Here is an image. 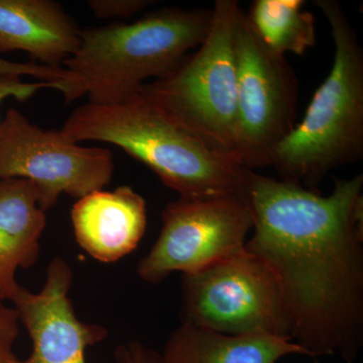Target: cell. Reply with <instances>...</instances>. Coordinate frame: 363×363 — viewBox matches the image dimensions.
<instances>
[{"instance_id":"6da1fadb","label":"cell","mask_w":363,"mask_h":363,"mask_svg":"<svg viewBox=\"0 0 363 363\" xmlns=\"http://www.w3.org/2000/svg\"><path fill=\"white\" fill-rule=\"evenodd\" d=\"M363 175L328 196L247 169L252 215L245 250L266 262L283 295L289 337L307 357L357 360L363 345Z\"/></svg>"},{"instance_id":"7a4b0ae2","label":"cell","mask_w":363,"mask_h":363,"mask_svg":"<svg viewBox=\"0 0 363 363\" xmlns=\"http://www.w3.org/2000/svg\"><path fill=\"white\" fill-rule=\"evenodd\" d=\"M60 130L74 143L116 145L186 199L242 195L250 169L177 123L140 91L116 104L80 105Z\"/></svg>"},{"instance_id":"3957f363","label":"cell","mask_w":363,"mask_h":363,"mask_svg":"<svg viewBox=\"0 0 363 363\" xmlns=\"http://www.w3.org/2000/svg\"><path fill=\"white\" fill-rule=\"evenodd\" d=\"M315 4L330 25L333 63L303 121L272 150L269 167L281 180L319 192L327 174L363 157V51L338 1Z\"/></svg>"},{"instance_id":"277c9868","label":"cell","mask_w":363,"mask_h":363,"mask_svg":"<svg viewBox=\"0 0 363 363\" xmlns=\"http://www.w3.org/2000/svg\"><path fill=\"white\" fill-rule=\"evenodd\" d=\"M211 21L212 9L162 7L130 23L81 28L77 51L63 67L83 83L88 102L116 104L180 65Z\"/></svg>"},{"instance_id":"5b68a950","label":"cell","mask_w":363,"mask_h":363,"mask_svg":"<svg viewBox=\"0 0 363 363\" xmlns=\"http://www.w3.org/2000/svg\"><path fill=\"white\" fill-rule=\"evenodd\" d=\"M241 11L236 0H216L201 45L168 75L145 83L140 90L177 123L233 157L238 119L235 30Z\"/></svg>"},{"instance_id":"8992f818","label":"cell","mask_w":363,"mask_h":363,"mask_svg":"<svg viewBox=\"0 0 363 363\" xmlns=\"http://www.w3.org/2000/svg\"><path fill=\"white\" fill-rule=\"evenodd\" d=\"M181 312L183 322L208 330L289 337L278 279L266 262L247 250L183 274Z\"/></svg>"},{"instance_id":"52a82bcc","label":"cell","mask_w":363,"mask_h":363,"mask_svg":"<svg viewBox=\"0 0 363 363\" xmlns=\"http://www.w3.org/2000/svg\"><path fill=\"white\" fill-rule=\"evenodd\" d=\"M161 233L138 262L145 283H162L169 274H195L245 252L253 221L243 195H221L169 203Z\"/></svg>"},{"instance_id":"ba28073f","label":"cell","mask_w":363,"mask_h":363,"mask_svg":"<svg viewBox=\"0 0 363 363\" xmlns=\"http://www.w3.org/2000/svg\"><path fill=\"white\" fill-rule=\"evenodd\" d=\"M235 52V157L253 171L269 167L272 150L296 126L298 81L286 57L260 42L243 11L236 23Z\"/></svg>"},{"instance_id":"9c48e42d","label":"cell","mask_w":363,"mask_h":363,"mask_svg":"<svg viewBox=\"0 0 363 363\" xmlns=\"http://www.w3.org/2000/svg\"><path fill=\"white\" fill-rule=\"evenodd\" d=\"M113 173L111 150L83 147L60 130L40 128L13 107L0 121V180L30 182L45 212L61 195L78 200L104 190Z\"/></svg>"},{"instance_id":"30bf717a","label":"cell","mask_w":363,"mask_h":363,"mask_svg":"<svg viewBox=\"0 0 363 363\" xmlns=\"http://www.w3.org/2000/svg\"><path fill=\"white\" fill-rule=\"evenodd\" d=\"M73 279L70 264L58 255L50 262L39 292L21 286L11 301L32 340L23 363H86V350L108 336L106 327L79 319L69 296Z\"/></svg>"},{"instance_id":"8fae6325","label":"cell","mask_w":363,"mask_h":363,"mask_svg":"<svg viewBox=\"0 0 363 363\" xmlns=\"http://www.w3.org/2000/svg\"><path fill=\"white\" fill-rule=\"evenodd\" d=\"M79 247L92 259L112 264L135 250L147 225V204L130 186L98 190L80 198L71 211Z\"/></svg>"},{"instance_id":"7c38bea8","label":"cell","mask_w":363,"mask_h":363,"mask_svg":"<svg viewBox=\"0 0 363 363\" xmlns=\"http://www.w3.org/2000/svg\"><path fill=\"white\" fill-rule=\"evenodd\" d=\"M80 33L59 2L0 0V54L25 52L35 63L63 68L77 51Z\"/></svg>"},{"instance_id":"4fadbf2b","label":"cell","mask_w":363,"mask_h":363,"mask_svg":"<svg viewBox=\"0 0 363 363\" xmlns=\"http://www.w3.org/2000/svg\"><path fill=\"white\" fill-rule=\"evenodd\" d=\"M45 225L37 187L23 179L0 180V302L20 292L16 272L38 262Z\"/></svg>"},{"instance_id":"5bb4252c","label":"cell","mask_w":363,"mask_h":363,"mask_svg":"<svg viewBox=\"0 0 363 363\" xmlns=\"http://www.w3.org/2000/svg\"><path fill=\"white\" fill-rule=\"evenodd\" d=\"M166 363H278L306 351L285 336L255 333L230 335L182 322L161 353Z\"/></svg>"},{"instance_id":"9a60e30c","label":"cell","mask_w":363,"mask_h":363,"mask_svg":"<svg viewBox=\"0 0 363 363\" xmlns=\"http://www.w3.org/2000/svg\"><path fill=\"white\" fill-rule=\"evenodd\" d=\"M302 0H255L247 14L253 32L279 56H303L316 45L314 16Z\"/></svg>"},{"instance_id":"2e32d148","label":"cell","mask_w":363,"mask_h":363,"mask_svg":"<svg viewBox=\"0 0 363 363\" xmlns=\"http://www.w3.org/2000/svg\"><path fill=\"white\" fill-rule=\"evenodd\" d=\"M33 77L38 81L58 86L67 104L85 96L83 83L71 72L64 68H55L35 62H14L0 57V77Z\"/></svg>"},{"instance_id":"e0dca14e","label":"cell","mask_w":363,"mask_h":363,"mask_svg":"<svg viewBox=\"0 0 363 363\" xmlns=\"http://www.w3.org/2000/svg\"><path fill=\"white\" fill-rule=\"evenodd\" d=\"M21 326L16 309L0 302V363H23L14 351Z\"/></svg>"},{"instance_id":"ac0fdd59","label":"cell","mask_w":363,"mask_h":363,"mask_svg":"<svg viewBox=\"0 0 363 363\" xmlns=\"http://www.w3.org/2000/svg\"><path fill=\"white\" fill-rule=\"evenodd\" d=\"M152 4L150 0H89L88 7L100 20H128Z\"/></svg>"},{"instance_id":"d6986e66","label":"cell","mask_w":363,"mask_h":363,"mask_svg":"<svg viewBox=\"0 0 363 363\" xmlns=\"http://www.w3.org/2000/svg\"><path fill=\"white\" fill-rule=\"evenodd\" d=\"M44 89L59 91L58 86L44 81H23V78L0 77V106L9 98L25 102L35 96L38 92Z\"/></svg>"},{"instance_id":"ffe728a7","label":"cell","mask_w":363,"mask_h":363,"mask_svg":"<svg viewBox=\"0 0 363 363\" xmlns=\"http://www.w3.org/2000/svg\"><path fill=\"white\" fill-rule=\"evenodd\" d=\"M114 359L116 363H166L161 353L138 340L117 346Z\"/></svg>"}]
</instances>
